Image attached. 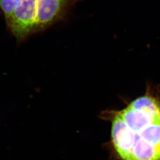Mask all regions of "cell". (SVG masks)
I'll return each instance as SVG.
<instances>
[{"instance_id": "cell-2", "label": "cell", "mask_w": 160, "mask_h": 160, "mask_svg": "<svg viewBox=\"0 0 160 160\" xmlns=\"http://www.w3.org/2000/svg\"><path fill=\"white\" fill-rule=\"evenodd\" d=\"M37 0H22L6 23L17 40L22 41L38 32Z\"/></svg>"}, {"instance_id": "cell-1", "label": "cell", "mask_w": 160, "mask_h": 160, "mask_svg": "<svg viewBox=\"0 0 160 160\" xmlns=\"http://www.w3.org/2000/svg\"><path fill=\"white\" fill-rule=\"evenodd\" d=\"M110 113L112 141L122 160H160V122L132 132L116 111Z\"/></svg>"}, {"instance_id": "cell-3", "label": "cell", "mask_w": 160, "mask_h": 160, "mask_svg": "<svg viewBox=\"0 0 160 160\" xmlns=\"http://www.w3.org/2000/svg\"><path fill=\"white\" fill-rule=\"evenodd\" d=\"M73 0H37L38 32L62 18Z\"/></svg>"}, {"instance_id": "cell-6", "label": "cell", "mask_w": 160, "mask_h": 160, "mask_svg": "<svg viewBox=\"0 0 160 160\" xmlns=\"http://www.w3.org/2000/svg\"><path fill=\"white\" fill-rule=\"evenodd\" d=\"M22 0H0V8L4 14L6 20L9 18L20 5Z\"/></svg>"}, {"instance_id": "cell-5", "label": "cell", "mask_w": 160, "mask_h": 160, "mask_svg": "<svg viewBox=\"0 0 160 160\" xmlns=\"http://www.w3.org/2000/svg\"><path fill=\"white\" fill-rule=\"evenodd\" d=\"M129 106L133 109H140L147 112L160 117V105L156 99L150 96H142L132 102Z\"/></svg>"}, {"instance_id": "cell-4", "label": "cell", "mask_w": 160, "mask_h": 160, "mask_svg": "<svg viewBox=\"0 0 160 160\" xmlns=\"http://www.w3.org/2000/svg\"><path fill=\"white\" fill-rule=\"evenodd\" d=\"M116 112L132 132H137L152 124L160 122L159 116H154L142 110L133 109L129 106Z\"/></svg>"}]
</instances>
